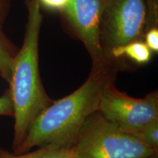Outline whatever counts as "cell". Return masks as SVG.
<instances>
[{
  "label": "cell",
  "instance_id": "cell-1",
  "mask_svg": "<svg viewBox=\"0 0 158 158\" xmlns=\"http://www.w3.org/2000/svg\"><path fill=\"white\" fill-rule=\"evenodd\" d=\"M120 61L107 57L92 62L88 78L76 91L56 101L31 122L15 154L27 152L35 147H70L86 120L98 111L100 98L114 84Z\"/></svg>",
  "mask_w": 158,
  "mask_h": 158
},
{
  "label": "cell",
  "instance_id": "cell-2",
  "mask_svg": "<svg viewBox=\"0 0 158 158\" xmlns=\"http://www.w3.org/2000/svg\"><path fill=\"white\" fill-rule=\"evenodd\" d=\"M27 19L21 48L13 59L9 92L13 107V149L15 152L31 122L54 100L42 84L39 70V37L43 15L37 0H26Z\"/></svg>",
  "mask_w": 158,
  "mask_h": 158
},
{
  "label": "cell",
  "instance_id": "cell-3",
  "mask_svg": "<svg viewBox=\"0 0 158 158\" xmlns=\"http://www.w3.org/2000/svg\"><path fill=\"white\" fill-rule=\"evenodd\" d=\"M76 158H147L157 149L142 143L97 111L70 147Z\"/></svg>",
  "mask_w": 158,
  "mask_h": 158
},
{
  "label": "cell",
  "instance_id": "cell-4",
  "mask_svg": "<svg viewBox=\"0 0 158 158\" xmlns=\"http://www.w3.org/2000/svg\"><path fill=\"white\" fill-rule=\"evenodd\" d=\"M147 22L146 0H102L100 43L104 54L133 41L143 40Z\"/></svg>",
  "mask_w": 158,
  "mask_h": 158
},
{
  "label": "cell",
  "instance_id": "cell-5",
  "mask_svg": "<svg viewBox=\"0 0 158 158\" xmlns=\"http://www.w3.org/2000/svg\"><path fill=\"white\" fill-rule=\"evenodd\" d=\"M98 112L120 129L141 127L158 119L157 92L144 98H135L118 90L112 84L102 94Z\"/></svg>",
  "mask_w": 158,
  "mask_h": 158
},
{
  "label": "cell",
  "instance_id": "cell-6",
  "mask_svg": "<svg viewBox=\"0 0 158 158\" xmlns=\"http://www.w3.org/2000/svg\"><path fill=\"white\" fill-rule=\"evenodd\" d=\"M102 0H72L62 14L75 35L84 45L92 58L98 62L106 56L100 43Z\"/></svg>",
  "mask_w": 158,
  "mask_h": 158
},
{
  "label": "cell",
  "instance_id": "cell-7",
  "mask_svg": "<svg viewBox=\"0 0 158 158\" xmlns=\"http://www.w3.org/2000/svg\"><path fill=\"white\" fill-rule=\"evenodd\" d=\"M110 56L116 60L127 58L138 64H145L150 62L152 52L143 40H136L111 49Z\"/></svg>",
  "mask_w": 158,
  "mask_h": 158
},
{
  "label": "cell",
  "instance_id": "cell-8",
  "mask_svg": "<svg viewBox=\"0 0 158 158\" xmlns=\"http://www.w3.org/2000/svg\"><path fill=\"white\" fill-rule=\"evenodd\" d=\"M0 158H76V156L70 147L48 146L21 154H13L0 148Z\"/></svg>",
  "mask_w": 158,
  "mask_h": 158
},
{
  "label": "cell",
  "instance_id": "cell-9",
  "mask_svg": "<svg viewBox=\"0 0 158 158\" xmlns=\"http://www.w3.org/2000/svg\"><path fill=\"white\" fill-rule=\"evenodd\" d=\"M19 49L7 38L0 23V76L9 83L13 59Z\"/></svg>",
  "mask_w": 158,
  "mask_h": 158
},
{
  "label": "cell",
  "instance_id": "cell-10",
  "mask_svg": "<svg viewBox=\"0 0 158 158\" xmlns=\"http://www.w3.org/2000/svg\"><path fill=\"white\" fill-rule=\"evenodd\" d=\"M122 130L146 145L158 150V119L154 120L141 127Z\"/></svg>",
  "mask_w": 158,
  "mask_h": 158
},
{
  "label": "cell",
  "instance_id": "cell-11",
  "mask_svg": "<svg viewBox=\"0 0 158 158\" xmlns=\"http://www.w3.org/2000/svg\"><path fill=\"white\" fill-rule=\"evenodd\" d=\"M158 0H146L147 5V22L145 32L148 29L157 27Z\"/></svg>",
  "mask_w": 158,
  "mask_h": 158
},
{
  "label": "cell",
  "instance_id": "cell-12",
  "mask_svg": "<svg viewBox=\"0 0 158 158\" xmlns=\"http://www.w3.org/2000/svg\"><path fill=\"white\" fill-rule=\"evenodd\" d=\"M42 8L63 14L70 6L72 0H37Z\"/></svg>",
  "mask_w": 158,
  "mask_h": 158
},
{
  "label": "cell",
  "instance_id": "cell-13",
  "mask_svg": "<svg viewBox=\"0 0 158 158\" xmlns=\"http://www.w3.org/2000/svg\"><path fill=\"white\" fill-rule=\"evenodd\" d=\"M144 43L152 52H158V28L155 27L148 29L144 34Z\"/></svg>",
  "mask_w": 158,
  "mask_h": 158
},
{
  "label": "cell",
  "instance_id": "cell-14",
  "mask_svg": "<svg viewBox=\"0 0 158 158\" xmlns=\"http://www.w3.org/2000/svg\"><path fill=\"white\" fill-rule=\"evenodd\" d=\"M0 116H13V102L8 90L0 96Z\"/></svg>",
  "mask_w": 158,
  "mask_h": 158
},
{
  "label": "cell",
  "instance_id": "cell-15",
  "mask_svg": "<svg viewBox=\"0 0 158 158\" xmlns=\"http://www.w3.org/2000/svg\"><path fill=\"white\" fill-rule=\"evenodd\" d=\"M12 0H0V23H3L8 15Z\"/></svg>",
  "mask_w": 158,
  "mask_h": 158
},
{
  "label": "cell",
  "instance_id": "cell-16",
  "mask_svg": "<svg viewBox=\"0 0 158 158\" xmlns=\"http://www.w3.org/2000/svg\"><path fill=\"white\" fill-rule=\"evenodd\" d=\"M147 158H158V157H157V155H155L151 156V157H147Z\"/></svg>",
  "mask_w": 158,
  "mask_h": 158
}]
</instances>
